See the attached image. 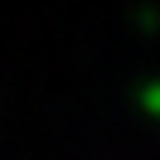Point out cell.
<instances>
[{"instance_id":"cell-1","label":"cell","mask_w":160,"mask_h":160,"mask_svg":"<svg viewBox=\"0 0 160 160\" xmlns=\"http://www.w3.org/2000/svg\"><path fill=\"white\" fill-rule=\"evenodd\" d=\"M141 107H150V112L160 117V78H150L146 88H141Z\"/></svg>"}]
</instances>
